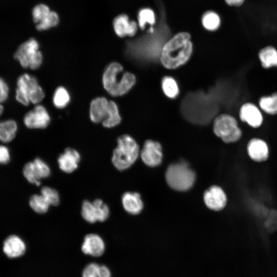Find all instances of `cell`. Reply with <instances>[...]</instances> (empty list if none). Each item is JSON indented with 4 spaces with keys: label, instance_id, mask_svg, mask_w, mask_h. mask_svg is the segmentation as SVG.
<instances>
[{
    "label": "cell",
    "instance_id": "cell-6",
    "mask_svg": "<svg viewBox=\"0 0 277 277\" xmlns=\"http://www.w3.org/2000/svg\"><path fill=\"white\" fill-rule=\"evenodd\" d=\"M14 57L24 68L36 70L42 65L43 56L39 50V44L34 38H30L21 44Z\"/></svg>",
    "mask_w": 277,
    "mask_h": 277
},
{
    "label": "cell",
    "instance_id": "cell-24",
    "mask_svg": "<svg viewBox=\"0 0 277 277\" xmlns=\"http://www.w3.org/2000/svg\"><path fill=\"white\" fill-rule=\"evenodd\" d=\"M121 122L117 104L112 101H109L108 111L107 117L102 123L105 128H112L117 126Z\"/></svg>",
    "mask_w": 277,
    "mask_h": 277
},
{
    "label": "cell",
    "instance_id": "cell-19",
    "mask_svg": "<svg viewBox=\"0 0 277 277\" xmlns=\"http://www.w3.org/2000/svg\"><path fill=\"white\" fill-rule=\"evenodd\" d=\"M122 203L125 210L132 215L140 213L144 207L141 195L137 192L124 193L122 196Z\"/></svg>",
    "mask_w": 277,
    "mask_h": 277
},
{
    "label": "cell",
    "instance_id": "cell-35",
    "mask_svg": "<svg viewBox=\"0 0 277 277\" xmlns=\"http://www.w3.org/2000/svg\"><path fill=\"white\" fill-rule=\"evenodd\" d=\"M9 88L7 83L0 77V104L5 102L8 97Z\"/></svg>",
    "mask_w": 277,
    "mask_h": 277
},
{
    "label": "cell",
    "instance_id": "cell-20",
    "mask_svg": "<svg viewBox=\"0 0 277 277\" xmlns=\"http://www.w3.org/2000/svg\"><path fill=\"white\" fill-rule=\"evenodd\" d=\"M258 57L264 69L277 68V48L273 46L267 45L261 48L258 53Z\"/></svg>",
    "mask_w": 277,
    "mask_h": 277
},
{
    "label": "cell",
    "instance_id": "cell-12",
    "mask_svg": "<svg viewBox=\"0 0 277 277\" xmlns=\"http://www.w3.org/2000/svg\"><path fill=\"white\" fill-rule=\"evenodd\" d=\"M204 201L206 206L214 211L222 210L226 205L227 198L223 189L214 185L206 190L204 193Z\"/></svg>",
    "mask_w": 277,
    "mask_h": 277
},
{
    "label": "cell",
    "instance_id": "cell-14",
    "mask_svg": "<svg viewBox=\"0 0 277 277\" xmlns=\"http://www.w3.org/2000/svg\"><path fill=\"white\" fill-rule=\"evenodd\" d=\"M246 150L249 157L255 162H265L268 159V146L262 138H251L247 143Z\"/></svg>",
    "mask_w": 277,
    "mask_h": 277
},
{
    "label": "cell",
    "instance_id": "cell-25",
    "mask_svg": "<svg viewBox=\"0 0 277 277\" xmlns=\"http://www.w3.org/2000/svg\"><path fill=\"white\" fill-rule=\"evenodd\" d=\"M54 106L58 109H62L68 105L70 101V95L65 87L60 86L57 88L53 95Z\"/></svg>",
    "mask_w": 277,
    "mask_h": 277
},
{
    "label": "cell",
    "instance_id": "cell-31",
    "mask_svg": "<svg viewBox=\"0 0 277 277\" xmlns=\"http://www.w3.org/2000/svg\"><path fill=\"white\" fill-rule=\"evenodd\" d=\"M138 24L141 29H144L147 24L153 25L155 22V14L152 10L144 8L140 10L137 15Z\"/></svg>",
    "mask_w": 277,
    "mask_h": 277
},
{
    "label": "cell",
    "instance_id": "cell-32",
    "mask_svg": "<svg viewBox=\"0 0 277 277\" xmlns=\"http://www.w3.org/2000/svg\"><path fill=\"white\" fill-rule=\"evenodd\" d=\"M51 10L49 6L45 4L40 3L35 5L32 11V16L35 24L39 23L50 12Z\"/></svg>",
    "mask_w": 277,
    "mask_h": 277
},
{
    "label": "cell",
    "instance_id": "cell-9",
    "mask_svg": "<svg viewBox=\"0 0 277 277\" xmlns=\"http://www.w3.org/2000/svg\"><path fill=\"white\" fill-rule=\"evenodd\" d=\"M23 121L29 129H44L50 124L51 118L46 108L37 104L25 115Z\"/></svg>",
    "mask_w": 277,
    "mask_h": 277
},
{
    "label": "cell",
    "instance_id": "cell-2",
    "mask_svg": "<svg viewBox=\"0 0 277 277\" xmlns=\"http://www.w3.org/2000/svg\"><path fill=\"white\" fill-rule=\"evenodd\" d=\"M136 77L129 72H123V67L117 62L109 64L105 68L102 77L105 90L113 96H122L135 85Z\"/></svg>",
    "mask_w": 277,
    "mask_h": 277
},
{
    "label": "cell",
    "instance_id": "cell-8",
    "mask_svg": "<svg viewBox=\"0 0 277 277\" xmlns=\"http://www.w3.org/2000/svg\"><path fill=\"white\" fill-rule=\"evenodd\" d=\"M109 213L108 206L101 199H97L93 202L85 200L82 203L81 215L88 223L104 222L108 218Z\"/></svg>",
    "mask_w": 277,
    "mask_h": 277
},
{
    "label": "cell",
    "instance_id": "cell-34",
    "mask_svg": "<svg viewBox=\"0 0 277 277\" xmlns=\"http://www.w3.org/2000/svg\"><path fill=\"white\" fill-rule=\"evenodd\" d=\"M23 174L25 178L31 184L39 186L41 181H39L34 172L32 162H27L23 168Z\"/></svg>",
    "mask_w": 277,
    "mask_h": 277
},
{
    "label": "cell",
    "instance_id": "cell-36",
    "mask_svg": "<svg viewBox=\"0 0 277 277\" xmlns=\"http://www.w3.org/2000/svg\"><path fill=\"white\" fill-rule=\"evenodd\" d=\"M10 159L9 149L5 145H0V164H7L10 161Z\"/></svg>",
    "mask_w": 277,
    "mask_h": 277
},
{
    "label": "cell",
    "instance_id": "cell-15",
    "mask_svg": "<svg viewBox=\"0 0 277 277\" xmlns=\"http://www.w3.org/2000/svg\"><path fill=\"white\" fill-rule=\"evenodd\" d=\"M81 160L80 153L72 148H67L57 159L60 169L67 173L75 170Z\"/></svg>",
    "mask_w": 277,
    "mask_h": 277
},
{
    "label": "cell",
    "instance_id": "cell-29",
    "mask_svg": "<svg viewBox=\"0 0 277 277\" xmlns=\"http://www.w3.org/2000/svg\"><path fill=\"white\" fill-rule=\"evenodd\" d=\"M202 24L207 30L214 31L218 29L220 26V18L215 12L208 11L203 15Z\"/></svg>",
    "mask_w": 277,
    "mask_h": 277
},
{
    "label": "cell",
    "instance_id": "cell-11",
    "mask_svg": "<svg viewBox=\"0 0 277 277\" xmlns=\"http://www.w3.org/2000/svg\"><path fill=\"white\" fill-rule=\"evenodd\" d=\"M141 157L148 166L154 167L159 166L163 159L161 145L156 141L147 140L141 150Z\"/></svg>",
    "mask_w": 277,
    "mask_h": 277
},
{
    "label": "cell",
    "instance_id": "cell-16",
    "mask_svg": "<svg viewBox=\"0 0 277 277\" xmlns=\"http://www.w3.org/2000/svg\"><path fill=\"white\" fill-rule=\"evenodd\" d=\"M81 249L86 254L98 257L104 253L105 245L100 235L95 233H90L85 236Z\"/></svg>",
    "mask_w": 277,
    "mask_h": 277
},
{
    "label": "cell",
    "instance_id": "cell-4",
    "mask_svg": "<svg viewBox=\"0 0 277 277\" xmlns=\"http://www.w3.org/2000/svg\"><path fill=\"white\" fill-rule=\"evenodd\" d=\"M16 86L15 99L24 106H28L30 103L37 105L45 97V93L37 79L28 73L18 77Z\"/></svg>",
    "mask_w": 277,
    "mask_h": 277
},
{
    "label": "cell",
    "instance_id": "cell-13",
    "mask_svg": "<svg viewBox=\"0 0 277 277\" xmlns=\"http://www.w3.org/2000/svg\"><path fill=\"white\" fill-rule=\"evenodd\" d=\"M113 28L116 35L120 37L134 36L137 30V24L133 20H130L125 13L115 16L112 22Z\"/></svg>",
    "mask_w": 277,
    "mask_h": 277
},
{
    "label": "cell",
    "instance_id": "cell-27",
    "mask_svg": "<svg viewBox=\"0 0 277 277\" xmlns=\"http://www.w3.org/2000/svg\"><path fill=\"white\" fill-rule=\"evenodd\" d=\"M59 23V14L56 11L51 10L45 18L36 24L35 27L38 31H45L56 27Z\"/></svg>",
    "mask_w": 277,
    "mask_h": 277
},
{
    "label": "cell",
    "instance_id": "cell-37",
    "mask_svg": "<svg viewBox=\"0 0 277 277\" xmlns=\"http://www.w3.org/2000/svg\"><path fill=\"white\" fill-rule=\"evenodd\" d=\"M227 4L230 6H238L242 5L244 0H225Z\"/></svg>",
    "mask_w": 277,
    "mask_h": 277
},
{
    "label": "cell",
    "instance_id": "cell-17",
    "mask_svg": "<svg viewBox=\"0 0 277 277\" xmlns=\"http://www.w3.org/2000/svg\"><path fill=\"white\" fill-rule=\"evenodd\" d=\"M109 101L104 97H97L91 101L89 116L92 122L102 123L106 119L108 114Z\"/></svg>",
    "mask_w": 277,
    "mask_h": 277
},
{
    "label": "cell",
    "instance_id": "cell-30",
    "mask_svg": "<svg viewBox=\"0 0 277 277\" xmlns=\"http://www.w3.org/2000/svg\"><path fill=\"white\" fill-rule=\"evenodd\" d=\"M162 89L165 95L170 98H173L179 94L177 84L171 77H164L162 80Z\"/></svg>",
    "mask_w": 277,
    "mask_h": 277
},
{
    "label": "cell",
    "instance_id": "cell-28",
    "mask_svg": "<svg viewBox=\"0 0 277 277\" xmlns=\"http://www.w3.org/2000/svg\"><path fill=\"white\" fill-rule=\"evenodd\" d=\"M32 162L35 174L38 180L48 177L51 174L49 165L39 157L35 158Z\"/></svg>",
    "mask_w": 277,
    "mask_h": 277
},
{
    "label": "cell",
    "instance_id": "cell-10",
    "mask_svg": "<svg viewBox=\"0 0 277 277\" xmlns=\"http://www.w3.org/2000/svg\"><path fill=\"white\" fill-rule=\"evenodd\" d=\"M262 111L258 106L252 102H247L243 104L239 112L241 121L253 128H258L264 122Z\"/></svg>",
    "mask_w": 277,
    "mask_h": 277
},
{
    "label": "cell",
    "instance_id": "cell-23",
    "mask_svg": "<svg viewBox=\"0 0 277 277\" xmlns=\"http://www.w3.org/2000/svg\"><path fill=\"white\" fill-rule=\"evenodd\" d=\"M82 277H111V272L105 265L92 263L84 269Z\"/></svg>",
    "mask_w": 277,
    "mask_h": 277
},
{
    "label": "cell",
    "instance_id": "cell-26",
    "mask_svg": "<svg viewBox=\"0 0 277 277\" xmlns=\"http://www.w3.org/2000/svg\"><path fill=\"white\" fill-rule=\"evenodd\" d=\"M31 208L35 212L43 214L48 211L50 205L41 194H33L29 202Z\"/></svg>",
    "mask_w": 277,
    "mask_h": 277
},
{
    "label": "cell",
    "instance_id": "cell-38",
    "mask_svg": "<svg viewBox=\"0 0 277 277\" xmlns=\"http://www.w3.org/2000/svg\"><path fill=\"white\" fill-rule=\"evenodd\" d=\"M4 108L2 104H0V116L3 114L4 112Z\"/></svg>",
    "mask_w": 277,
    "mask_h": 277
},
{
    "label": "cell",
    "instance_id": "cell-7",
    "mask_svg": "<svg viewBox=\"0 0 277 277\" xmlns=\"http://www.w3.org/2000/svg\"><path fill=\"white\" fill-rule=\"evenodd\" d=\"M213 131L217 136L227 144L238 142L243 134L236 118L227 113L221 114L215 118Z\"/></svg>",
    "mask_w": 277,
    "mask_h": 277
},
{
    "label": "cell",
    "instance_id": "cell-3",
    "mask_svg": "<svg viewBox=\"0 0 277 277\" xmlns=\"http://www.w3.org/2000/svg\"><path fill=\"white\" fill-rule=\"evenodd\" d=\"M139 152V146L133 138L123 134L117 138V146L112 153V163L118 170H125L135 163Z\"/></svg>",
    "mask_w": 277,
    "mask_h": 277
},
{
    "label": "cell",
    "instance_id": "cell-33",
    "mask_svg": "<svg viewBox=\"0 0 277 277\" xmlns=\"http://www.w3.org/2000/svg\"><path fill=\"white\" fill-rule=\"evenodd\" d=\"M41 194L45 197L50 205L57 206L60 202L58 192L51 187L44 186L41 190Z\"/></svg>",
    "mask_w": 277,
    "mask_h": 277
},
{
    "label": "cell",
    "instance_id": "cell-18",
    "mask_svg": "<svg viewBox=\"0 0 277 277\" xmlns=\"http://www.w3.org/2000/svg\"><path fill=\"white\" fill-rule=\"evenodd\" d=\"M3 251L10 258H15L23 255L26 251L24 241L16 235H11L6 238L4 242Z\"/></svg>",
    "mask_w": 277,
    "mask_h": 277
},
{
    "label": "cell",
    "instance_id": "cell-5",
    "mask_svg": "<svg viewBox=\"0 0 277 277\" xmlns=\"http://www.w3.org/2000/svg\"><path fill=\"white\" fill-rule=\"evenodd\" d=\"M165 176L169 187L180 191L190 189L195 180L194 172L183 161L171 164L166 170Z\"/></svg>",
    "mask_w": 277,
    "mask_h": 277
},
{
    "label": "cell",
    "instance_id": "cell-21",
    "mask_svg": "<svg viewBox=\"0 0 277 277\" xmlns=\"http://www.w3.org/2000/svg\"><path fill=\"white\" fill-rule=\"evenodd\" d=\"M258 106L268 115H277V91L261 96L258 100Z\"/></svg>",
    "mask_w": 277,
    "mask_h": 277
},
{
    "label": "cell",
    "instance_id": "cell-1",
    "mask_svg": "<svg viewBox=\"0 0 277 277\" xmlns=\"http://www.w3.org/2000/svg\"><path fill=\"white\" fill-rule=\"evenodd\" d=\"M190 35L187 32H180L170 39L163 46L161 61L166 68L172 69L184 64L192 52Z\"/></svg>",
    "mask_w": 277,
    "mask_h": 277
},
{
    "label": "cell",
    "instance_id": "cell-22",
    "mask_svg": "<svg viewBox=\"0 0 277 277\" xmlns=\"http://www.w3.org/2000/svg\"><path fill=\"white\" fill-rule=\"evenodd\" d=\"M17 124L13 120H7L0 121V141L9 143L15 137Z\"/></svg>",
    "mask_w": 277,
    "mask_h": 277
}]
</instances>
